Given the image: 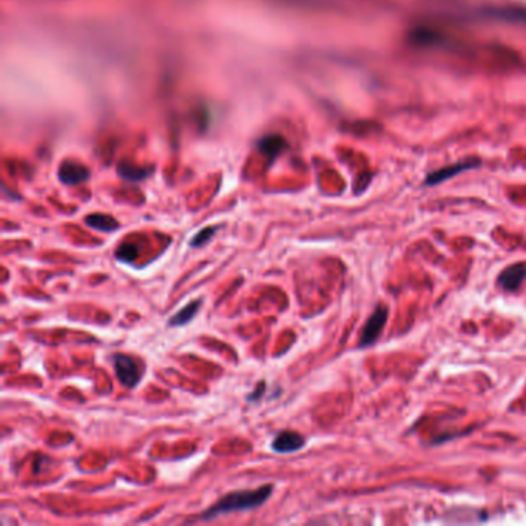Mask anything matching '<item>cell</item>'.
I'll return each instance as SVG.
<instances>
[{
	"label": "cell",
	"instance_id": "1",
	"mask_svg": "<svg viewBox=\"0 0 526 526\" xmlns=\"http://www.w3.org/2000/svg\"><path fill=\"white\" fill-rule=\"evenodd\" d=\"M273 486L265 485L253 491H236L224 495L219 500L210 506L209 510L204 511L196 517V520H213L215 517L230 514V513H241V511H252L265 503L267 498L272 495Z\"/></svg>",
	"mask_w": 526,
	"mask_h": 526
},
{
	"label": "cell",
	"instance_id": "3",
	"mask_svg": "<svg viewBox=\"0 0 526 526\" xmlns=\"http://www.w3.org/2000/svg\"><path fill=\"white\" fill-rule=\"evenodd\" d=\"M386 319H388V309L385 306H378L376 310H373V314L371 315L368 323L364 324V329H363L361 340H360L361 347L371 346L377 341V338L380 336L383 327H385L386 324Z\"/></svg>",
	"mask_w": 526,
	"mask_h": 526
},
{
	"label": "cell",
	"instance_id": "9",
	"mask_svg": "<svg viewBox=\"0 0 526 526\" xmlns=\"http://www.w3.org/2000/svg\"><path fill=\"white\" fill-rule=\"evenodd\" d=\"M474 165H476L474 163H471V164H459V165L446 167V168H443V170H440V172H435V173L429 175V177H427V181H426V182H427V184H429V185H434V184L443 182L444 180H448V177H449V176L457 175V173H460L461 170H468V168L474 167Z\"/></svg>",
	"mask_w": 526,
	"mask_h": 526
},
{
	"label": "cell",
	"instance_id": "5",
	"mask_svg": "<svg viewBox=\"0 0 526 526\" xmlns=\"http://www.w3.org/2000/svg\"><path fill=\"white\" fill-rule=\"evenodd\" d=\"M88 177H90L88 168L79 163H71V160H67V163L62 164L59 168V180L60 182H64L67 185H76L80 182H85Z\"/></svg>",
	"mask_w": 526,
	"mask_h": 526
},
{
	"label": "cell",
	"instance_id": "12",
	"mask_svg": "<svg viewBox=\"0 0 526 526\" xmlns=\"http://www.w3.org/2000/svg\"><path fill=\"white\" fill-rule=\"evenodd\" d=\"M218 230V226H212V227H206L202 229L201 231H198L192 239H190V247H202L204 244H207L209 241L215 236Z\"/></svg>",
	"mask_w": 526,
	"mask_h": 526
},
{
	"label": "cell",
	"instance_id": "14",
	"mask_svg": "<svg viewBox=\"0 0 526 526\" xmlns=\"http://www.w3.org/2000/svg\"><path fill=\"white\" fill-rule=\"evenodd\" d=\"M264 390H265V383L261 381L260 385L256 386V389L252 392V394H251V395H247V401H251V403H252V401H258V400H260V398L263 397Z\"/></svg>",
	"mask_w": 526,
	"mask_h": 526
},
{
	"label": "cell",
	"instance_id": "8",
	"mask_svg": "<svg viewBox=\"0 0 526 526\" xmlns=\"http://www.w3.org/2000/svg\"><path fill=\"white\" fill-rule=\"evenodd\" d=\"M84 221L88 227L105 231V234H110V231H116L119 229V222L110 215H104V213H92V215L85 217Z\"/></svg>",
	"mask_w": 526,
	"mask_h": 526
},
{
	"label": "cell",
	"instance_id": "10",
	"mask_svg": "<svg viewBox=\"0 0 526 526\" xmlns=\"http://www.w3.org/2000/svg\"><path fill=\"white\" fill-rule=\"evenodd\" d=\"M118 173L121 175V177H124V180L131 181V182L141 181L148 176L147 168H138V167H133L128 164H121L118 168Z\"/></svg>",
	"mask_w": 526,
	"mask_h": 526
},
{
	"label": "cell",
	"instance_id": "11",
	"mask_svg": "<svg viewBox=\"0 0 526 526\" xmlns=\"http://www.w3.org/2000/svg\"><path fill=\"white\" fill-rule=\"evenodd\" d=\"M138 253H139V248L135 244L127 243V244L119 246L118 251H116V258L124 263H133L138 258Z\"/></svg>",
	"mask_w": 526,
	"mask_h": 526
},
{
	"label": "cell",
	"instance_id": "4",
	"mask_svg": "<svg viewBox=\"0 0 526 526\" xmlns=\"http://www.w3.org/2000/svg\"><path fill=\"white\" fill-rule=\"evenodd\" d=\"M305 444L306 439L301 434L293 431H283L273 439L272 449L278 454H290L305 448Z\"/></svg>",
	"mask_w": 526,
	"mask_h": 526
},
{
	"label": "cell",
	"instance_id": "7",
	"mask_svg": "<svg viewBox=\"0 0 526 526\" xmlns=\"http://www.w3.org/2000/svg\"><path fill=\"white\" fill-rule=\"evenodd\" d=\"M201 306H202V300H194L192 302H189L185 307H182L180 312H176V314L168 319V326L170 327H181V326H185L189 324L190 321L196 317V314L201 310Z\"/></svg>",
	"mask_w": 526,
	"mask_h": 526
},
{
	"label": "cell",
	"instance_id": "6",
	"mask_svg": "<svg viewBox=\"0 0 526 526\" xmlns=\"http://www.w3.org/2000/svg\"><path fill=\"white\" fill-rule=\"evenodd\" d=\"M526 278V264H515L508 267L498 276V284L505 290H515L520 286L522 281Z\"/></svg>",
	"mask_w": 526,
	"mask_h": 526
},
{
	"label": "cell",
	"instance_id": "13",
	"mask_svg": "<svg viewBox=\"0 0 526 526\" xmlns=\"http://www.w3.org/2000/svg\"><path fill=\"white\" fill-rule=\"evenodd\" d=\"M275 141H276V138H272V139L264 141L263 144H261L263 151H265V153H269V155H272V156H275L276 153H278V151H280L281 147H283V141H280L278 144H273Z\"/></svg>",
	"mask_w": 526,
	"mask_h": 526
},
{
	"label": "cell",
	"instance_id": "2",
	"mask_svg": "<svg viewBox=\"0 0 526 526\" xmlns=\"http://www.w3.org/2000/svg\"><path fill=\"white\" fill-rule=\"evenodd\" d=\"M113 364L116 377L127 389H133L139 385L142 373H144V366L139 363V360L133 358L127 354H114Z\"/></svg>",
	"mask_w": 526,
	"mask_h": 526
}]
</instances>
